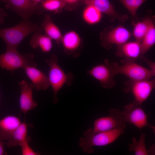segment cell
Listing matches in <instances>:
<instances>
[{"label":"cell","mask_w":155,"mask_h":155,"mask_svg":"<svg viewBox=\"0 0 155 155\" xmlns=\"http://www.w3.org/2000/svg\"><path fill=\"white\" fill-rule=\"evenodd\" d=\"M42 31L38 24L31 22L29 19H23L14 26L0 29V37L5 43L7 49H17L20 43L28 35Z\"/></svg>","instance_id":"cell-1"},{"label":"cell","mask_w":155,"mask_h":155,"mask_svg":"<svg viewBox=\"0 0 155 155\" xmlns=\"http://www.w3.org/2000/svg\"><path fill=\"white\" fill-rule=\"evenodd\" d=\"M125 129H115L108 131L93 133L88 129L80 138L79 145L84 152L91 154L94 151L93 147L102 146L115 141L124 133Z\"/></svg>","instance_id":"cell-2"},{"label":"cell","mask_w":155,"mask_h":155,"mask_svg":"<svg viewBox=\"0 0 155 155\" xmlns=\"http://www.w3.org/2000/svg\"><path fill=\"white\" fill-rule=\"evenodd\" d=\"M45 62L49 67L48 77L53 91V102L56 104L58 102V92L64 85L70 86L71 85L73 75L72 73H66L63 70L58 63V57L55 54H52L50 58L45 60Z\"/></svg>","instance_id":"cell-3"},{"label":"cell","mask_w":155,"mask_h":155,"mask_svg":"<svg viewBox=\"0 0 155 155\" xmlns=\"http://www.w3.org/2000/svg\"><path fill=\"white\" fill-rule=\"evenodd\" d=\"M34 59V55L32 53L22 55L17 49H7L5 53L0 54V67L12 71L28 66L37 67Z\"/></svg>","instance_id":"cell-4"},{"label":"cell","mask_w":155,"mask_h":155,"mask_svg":"<svg viewBox=\"0 0 155 155\" xmlns=\"http://www.w3.org/2000/svg\"><path fill=\"white\" fill-rule=\"evenodd\" d=\"M123 64L119 65L116 62L110 64L115 75L123 74L133 80L150 79L155 75L150 69L137 63L135 61L124 60Z\"/></svg>","instance_id":"cell-5"},{"label":"cell","mask_w":155,"mask_h":155,"mask_svg":"<svg viewBox=\"0 0 155 155\" xmlns=\"http://www.w3.org/2000/svg\"><path fill=\"white\" fill-rule=\"evenodd\" d=\"M132 34L123 26H109L100 33V40L102 47L106 49H110L114 45L117 46L127 42Z\"/></svg>","instance_id":"cell-6"},{"label":"cell","mask_w":155,"mask_h":155,"mask_svg":"<svg viewBox=\"0 0 155 155\" xmlns=\"http://www.w3.org/2000/svg\"><path fill=\"white\" fill-rule=\"evenodd\" d=\"M109 115L96 119L93 127L88 129L92 133L109 131L115 129H125L126 123L124 121L121 112L117 108H110Z\"/></svg>","instance_id":"cell-7"},{"label":"cell","mask_w":155,"mask_h":155,"mask_svg":"<svg viewBox=\"0 0 155 155\" xmlns=\"http://www.w3.org/2000/svg\"><path fill=\"white\" fill-rule=\"evenodd\" d=\"M124 91L131 93L134 101L142 104L150 96L155 87V80H129L124 83Z\"/></svg>","instance_id":"cell-8"},{"label":"cell","mask_w":155,"mask_h":155,"mask_svg":"<svg viewBox=\"0 0 155 155\" xmlns=\"http://www.w3.org/2000/svg\"><path fill=\"white\" fill-rule=\"evenodd\" d=\"M141 105L134 100L125 105L121 112L124 121L134 125L140 129L149 127L155 132V126L148 123L147 116Z\"/></svg>","instance_id":"cell-9"},{"label":"cell","mask_w":155,"mask_h":155,"mask_svg":"<svg viewBox=\"0 0 155 155\" xmlns=\"http://www.w3.org/2000/svg\"><path fill=\"white\" fill-rule=\"evenodd\" d=\"M110 63L108 59H105L103 63L86 71L88 74L99 82L102 87L108 89L114 87L117 84L114 79L115 75Z\"/></svg>","instance_id":"cell-10"},{"label":"cell","mask_w":155,"mask_h":155,"mask_svg":"<svg viewBox=\"0 0 155 155\" xmlns=\"http://www.w3.org/2000/svg\"><path fill=\"white\" fill-rule=\"evenodd\" d=\"M6 3L5 7L21 16L23 19H29L34 14H40L43 10L40 4H35L31 0H2Z\"/></svg>","instance_id":"cell-11"},{"label":"cell","mask_w":155,"mask_h":155,"mask_svg":"<svg viewBox=\"0 0 155 155\" xmlns=\"http://www.w3.org/2000/svg\"><path fill=\"white\" fill-rule=\"evenodd\" d=\"M61 44L64 53L71 57L77 58L80 56L83 47L82 39L75 31L71 30L63 36Z\"/></svg>","instance_id":"cell-12"},{"label":"cell","mask_w":155,"mask_h":155,"mask_svg":"<svg viewBox=\"0 0 155 155\" xmlns=\"http://www.w3.org/2000/svg\"><path fill=\"white\" fill-rule=\"evenodd\" d=\"M82 3L85 5H92L99 10L109 16L113 20L117 19L123 24L128 18L127 14H122L118 12L109 0H81Z\"/></svg>","instance_id":"cell-13"},{"label":"cell","mask_w":155,"mask_h":155,"mask_svg":"<svg viewBox=\"0 0 155 155\" xmlns=\"http://www.w3.org/2000/svg\"><path fill=\"white\" fill-rule=\"evenodd\" d=\"M21 90L19 99L20 111L26 115L29 111L35 108L37 106V103L34 101L33 97L32 84H28L23 80L18 82Z\"/></svg>","instance_id":"cell-14"},{"label":"cell","mask_w":155,"mask_h":155,"mask_svg":"<svg viewBox=\"0 0 155 155\" xmlns=\"http://www.w3.org/2000/svg\"><path fill=\"white\" fill-rule=\"evenodd\" d=\"M23 69L32 81L34 89L38 90H44L50 86L48 76L37 67L28 66Z\"/></svg>","instance_id":"cell-15"},{"label":"cell","mask_w":155,"mask_h":155,"mask_svg":"<svg viewBox=\"0 0 155 155\" xmlns=\"http://www.w3.org/2000/svg\"><path fill=\"white\" fill-rule=\"evenodd\" d=\"M115 54L124 60L135 61L141 55L140 43L135 41L127 42L117 46Z\"/></svg>","instance_id":"cell-16"},{"label":"cell","mask_w":155,"mask_h":155,"mask_svg":"<svg viewBox=\"0 0 155 155\" xmlns=\"http://www.w3.org/2000/svg\"><path fill=\"white\" fill-rule=\"evenodd\" d=\"M28 124L25 122H22L12 132L6 143L9 148L21 146L25 141L30 140V138L27 136Z\"/></svg>","instance_id":"cell-17"},{"label":"cell","mask_w":155,"mask_h":155,"mask_svg":"<svg viewBox=\"0 0 155 155\" xmlns=\"http://www.w3.org/2000/svg\"><path fill=\"white\" fill-rule=\"evenodd\" d=\"M40 27L45 34L54 40L57 44H61L63 35L59 28L53 22L50 15L47 14L45 16Z\"/></svg>","instance_id":"cell-18"},{"label":"cell","mask_w":155,"mask_h":155,"mask_svg":"<svg viewBox=\"0 0 155 155\" xmlns=\"http://www.w3.org/2000/svg\"><path fill=\"white\" fill-rule=\"evenodd\" d=\"M52 40L45 34L36 32L34 33L29 43L33 49L39 47L43 52L47 53L49 52L52 48Z\"/></svg>","instance_id":"cell-19"},{"label":"cell","mask_w":155,"mask_h":155,"mask_svg":"<svg viewBox=\"0 0 155 155\" xmlns=\"http://www.w3.org/2000/svg\"><path fill=\"white\" fill-rule=\"evenodd\" d=\"M146 135L142 133L139 140H137L136 138H132V143L129 145V150L133 151L136 155H148L155 154V145H153L150 149L147 150L145 144Z\"/></svg>","instance_id":"cell-20"},{"label":"cell","mask_w":155,"mask_h":155,"mask_svg":"<svg viewBox=\"0 0 155 155\" xmlns=\"http://www.w3.org/2000/svg\"><path fill=\"white\" fill-rule=\"evenodd\" d=\"M86 5L82 14L84 22L89 25H94L99 22L102 18V13L92 5Z\"/></svg>","instance_id":"cell-21"},{"label":"cell","mask_w":155,"mask_h":155,"mask_svg":"<svg viewBox=\"0 0 155 155\" xmlns=\"http://www.w3.org/2000/svg\"><path fill=\"white\" fill-rule=\"evenodd\" d=\"M153 21L151 18H147L134 24L132 34L135 41L141 43Z\"/></svg>","instance_id":"cell-22"},{"label":"cell","mask_w":155,"mask_h":155,"mask_svg":"<svg viewBox=\"0 0 155 155\" xmlns=\"http://www.w3.org/2000/svg\"><path fill=\"white\" fill-rule=\"evenodd\" d=\"M155 43V27L153 21L140 43L141 56L147 53L154 45Z\"/></svg>","instance_id":"cell-23"},{"label":"cell","mask_w":155,"mask_h":155,"mask_svg":"<svg viewBox=\"0 0 155 155\" xmlns=\"http://www.w3.org/2000/svg\"><path fill=\"white\" fill-rule=\"evenodd\" d=\"M21 123L18 117L13 115L7 116L0 120V131L11 133Z\"/></svg>","instance_id":"cell-24"},{"label":"cell","mask_w":155,"mask_h":155,"mask_svg":"<svg viewBox=\"0 0 155 155\" xmlns=\"http://www.w3.org/2000/svg\"><path fill=\"white\" fill-rule=\"evenodd\" d=\"M40 4L43 10L54 13H60L65 7L63 0H43Z\"/></svg>","instance_id":"cell-25"},{"label":"cell","mask_w":155,"mask_h":155,"mask_svg":"<svg viewBox=\"0 0 155 155\" xmlns=\"http://www.w3.org/2000/svg\"><path fill=\"white\" fill-rule=\"evenodd\" d=\"M127 9L133 16H136L137 10L146 0H117Z\"/></svg>","instance_id":"cell-26"},{"label":"cell","mask_w":155,"mask_h":155,"mask_svg":"<svg viewBox=\"0 0 155 155\" xmlns=\"http://www.w3.org/2000/svg\"><path fill=\"white\" fill-rule=\"evenodd\" d=\"M65 4L64 8L66 10L72 11L76 9L80 3L81 0H63Z\"/></svg>","instance_id":"cell-27"},{"label":"cell","mask_w":155,"mask_h":155,"mask_svg":"<svg viewBox=\"0 0 155 155\" xmlns=\"http://www.w3.org/2000/svg\"><path fill=\"white\" fill-rule=\"evenodd\" d=\"M30 141L27 140L24 142L21 146L22 155H38L40 154L34 152L28 144Z\"/></svg>","instance_id":"cell-28"},{"label":"cell","mask_w":155,"mask_h":155,"mask_svg":"<svg viewBox=\"0 0 155 155\" xmlns=\"http://www.w3.org/2000/svg\"><path fill=\"white\" fill-rule=\"evenodd\" d=\"M143 61L147 64L150 68V69L155 73V62L149 59L143 55L140 57Z\"/></svg>","instance_id":"cell-29"},{"label":"cell","mask_w":155,"mask_h":155,"mask_svg":"<svg viewBox=\"0 0 155 155\" xmlns=\"http://www.w3.org/2000/svg\"><path fill=\"white\" fill-rule=\"evenodd\" d=\"M11 133H8L0 131V141L8 140L10 137Z\"/></svg>","instance_id":"cell-30"},{"label":"cell","mask_w":155,"mask_h":155,"mask_svg":"<svg viewBox=\"0 0 155 155\" xmlns=\"http://www.w3.org/2000/svg\"><path fill=\"white\" fill-rule=\"evenodd\" d=\"M7 16V14L4 10L0 8V24L3 23L5 18Z\"/></svg>","instance_id":"cell-31"},{"label":"cell","mask_w":155,"mask_h":155,"mask_svg":"<svg viewBox=\"0 0 155 155\" xmlns=\"http://www.w3.org/2000/svg\"><path fill=\"white\" fill-rule=\"evenodd\" d=\"M5 144L3 141H0V155L7 154L4 150Z\"/></svg>","instance_id":"cell-32"},{"label":"cell","mask_w":155,"mask_h":155,"mask_svg":"<svg viewBox=\"0 0 155 155\" xmlns=\"http://www.w3.org/2000/svg\"><path fill=\"white\" fill-rule=\"evenodd\" d=\"M36 5L40 4L41 2L43 0H31Z\"/></svg>","instance_id":"cell-33"},{"label":"cell","mask_w":155,"mask_h":155,"mask_svg":"<svg viewBox=\"0 0 155 155\" xmlns=\"http://www.w3.org/2000/svg\"><path fill=\"white\" fill-rule=\"evenodd\" d=\"M2 0H0V1H2Z\"/></svg>","instance_id":"cell-34"}]
</instances>
